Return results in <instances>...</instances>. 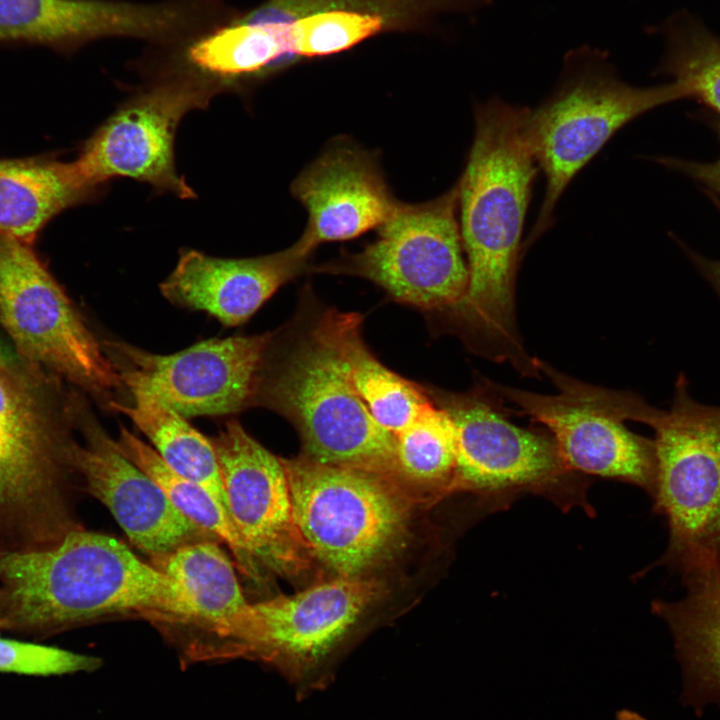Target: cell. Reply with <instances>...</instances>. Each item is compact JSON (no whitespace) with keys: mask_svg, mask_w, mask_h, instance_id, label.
<instances>
[{"mask_svg":"<svg viewBox=\"0 0 720 720\" xmlns=\"http://www.w3.org/2000/svg\"><path fill=\"white\" fill-rule=\"evenodd\" d=\"M524 117L525 108L498 97L476 106L474 138L457 183L468 283L450 314L474 353L533 377L536 358L524 348L515 316L521 237L539 170Z\"/></svg>","mask_w":720,"mask_h":720,"instance_id":"cell-1","label":"cell"},{"mask_svg":"<svg viewBox=\"0 0 720 720\" xmlns=\"http://www.w3.org/2000/svg\"><path fill=\"white\" fill-rule=\"evenodd\" d=\"M115 615L197 624L183 589L109 535L77 528L50 546L0 552L7 629L49 635Z\"/></svg>","mask_w":720,"mask_h":720,"instance_id":"cell-2","label":"cell"},{"mask_svg":"<svg viewBox=\"0 0 720 720\" xmlns=\"http://www.w3.org/2000/svg\"><path fill=\"white\" fill-rule=\"evenodd\" d=\"M334 313L303 312L272 332L252 406L286 418L311 460L396 476V437L376 422L355 389Z\"/></svg>","mask_w":720,"mask_h":720,"instance_id":"cell-3","label":"cell"},{"mask_svg":"<svg viewBox=\"0 0 720 720\" xmlns=\"http://www.w3.org/2000/svg\"><path fill=\"white\" fill-rule=\"evenodd\" d=\"M0 366V551L52 545L78 528L65 496L73 439L44 372Z\"/></svg>","mask_w":720,"mask_h":720,"instance_id":"cell-4","label":"cell"},{"mask_svg":"<svg viewBox=\"0 0 720 720\" xmlns=\"http://www.w3.org/2000/svg\"><path fill=\"white\" fill-rule=\"evenodd\" d=\"M683 98H690V92L681 82L635 87L618 76L602 51L571 50L552 94L536 108H525L526 135L546 185L524 249L552 226L566 187L619 129Z\"/></svg>","mask_w":720,"mask_h":720,"instance_id":"cell-5","label":"cell"},{"mask_svg":"<svg viewBox=\"0 0 720 720\" xmlns=\"http://www.w3.org/2000/svg\"><path fill=\"white\" fill-rule=\"evenodd\" d=\"M668 410L641 401L635 422L654 431L653 510L669 542L653 566L688 576L720 569V406L696 401L681 375Z\"/></svg>","mask_w":720,"mask_h":720,"instance_id":"cell-6","label":"cell"},{"mask_svg":"<svg viewBox=\"0 0 720 720\" xmlns=\"http://www.w3.org/2000/svg\"><path fill=\"white\" fill-rule=\"evenodd\" d=\"M281 459L293 518L313 559L337 576H362L401 548L410 503L396 476L303 455Z\"/></svg>","mask_w":720,"mask_h":720,"instance_id":"cell-7","label":"cell"},{"mask_svg":"<svg viewBox=\"0 0 720 720\" xmlns=\"http://www.w3.org/2000/svg\"><path fill=\"white\" fill-rule=\"evenodd\" d=\"M429 393L449 414L455 431L452 491L472 492L491 510L533 494L564 511L580 506L593 513L583 475L566 464L552 436L510 421L508 407L484 379L464 393Z\"/></svg>","mask_w":720,"mask_h":720,"instance_id":"cell-8","label":"cell"},{"mask_svg":"<svg viewBox=\"0 0 720 720\" xmlns=\"http://www.w3.org/2000/svg\"><path fill=\"white\" fill-rule=\"evenodd\" d=\"M557 394H540L484 379L508 408L541 423L566 464L582 475L635 485L652 496L656 479L653 439L629 430L639 395L568 376L538 359Z\"/></svg>","mask_w":720,"mask_h":720,"instance_id":"cell-9","label":"cell"},{"mask_svg":"<svg viewBox=\"0 0 720 720\" xmlns=\"http://www.w3.org/2000/svg\"><path fill=\"white\" fill-rule=\"evenodd\" d=\"M0 321L22 360L113 402L124 385L81 314L28 244L0 236Z\"/></svg>","mask_w":720,"mask_h":720,"instance_id":"cell-10","label":"cell"},{"mask_svg":"<svg viewBox=\"0 0 720 720\" xmlns=\"http://www.w3.org/2000/svg\"><path fill=\"white\" fill-rule=\"evenodd\" d=\"M457 208V185L428 202H398L373 242L318 270L361 277L398 302L450 314L468 283Z\"/></svg>","mask_w":720,"mask_h":720,"instance_id":"cell-11","label":"cell"},{"mask_svg":"<svg viewBox=\"0 0 720 720\" xmlns=\"http://www.w3.org/2000/svg\"><path fill=\"white\" fill-rule=\"evenodd\" d=\"M381 592L374 578L336 576L254 603L246 656L274 667L298 696L326 688L338 653Z\"/></svg>","mask_w":720,"mask_h":720,"instance_id":"cell-12","label":"cell"},{"mask_svg":"<svg viewBox=\"0 0 720 720\" xmlns=\"http://www.w3.org/2000/svg\"><path fill=\"white\" fill-rule=\"evenodd\" d=\"M219 89L215 81L181 76L131 98L71 162L77 176L95 190L109 179L128 177L182 199L193 198L194 191L176 170L175 134L184 115L206 107Z\"/></svg>","mask_w":720,"mask_h":720,"instance_id":"cell-13","label":"cell"},{"mask_svg":"<svg viewBox=\"0 0 720 720\" xmlns=\"http://www.w3.org/2000/svg\"><path fill=\"white\" fill-rule=\"evenodd\" d=\"M272 332L211 339L171 355L120 342L105 346L127 389L146 391L182 416H218L252 407Z\"/></svg>","mask_w":720,"mask_h":720,"instance_id":"cell-14","label":"cell"},{"mask_svg":"<svg viewBox=\"0 0 720 720\" xmlns=\"http://www.w3.org/2000/svg\"><path fill=\"white\" fill-rule=\"evenodd\" d=\"M230 516L258 564L281 576H296L313 559L293 518L281 457L229 420L211 439Z\"/></svg>","mask_w":720,"mask_h":720,"instance_id":"cell-15","label":"cell"},{"mask_svg":"<svg viewBox=\"0 0 720 720\" xmlns=\"http://www.w3.org/2000/svg\"><path fill=\"white\" fill-rule=\"evenodd\" d=\"M83 434L84 441H74L71 446L72 471L140 550L153 557L188 543L217 539L182 514L98 424L86 420Z\"/></svg>","mask_w":720,"mask_h":720,"instance_id":"cell-16","label":"cell"},{"mask_svg":"<svg viewBox=\"0 0 720 720\" xmlns=\"http://www.w3.org/2000/svg\"><path fill=\"white\" fill-rule=\"evenodd\" d=\"M292 193L308 211L301 238L313 250L379 228L398 204L374 157L350 144L335 145L311 163Z\"/></svg>","mask_w":720,"mask_h":720,"instance_id":"cell-17","label":"cell"},{"mask_svg":"<svg viewBox=\"0 0 720 720\" xmlns=\"http://www.w3.org/2000/svg\"><path fill=\"white\" fill-rule=\"evenodd\" d=\"M312 251L301 237L289 248L253 258L223 259L186 250L160 290L177 305L239 325L304 271Z\"/></svg>","mask_w":720,"mask_h":720,"instance_id":"cell-18","label":"cell"},{"mask_svg":"<svg viewBox=\"0 0 720 720\" xmlns=\"http://www.w3.org/2000/svg\"><path fill=\"white\" fill-rule=\"evenodd\" d=\"M150 558L151 564L190 598L197 626L216 639L217 659L245 656L253 607L244 596L232 561L215 540L188 543Z\"/></svg>","mask_w":720,"mask_h":720,"instance_id":"cell-19","label":"cell"},{"mask_svg":"<svg viewBox=\"0 0 720 720\" xmlns=\"http://www.w3.org/2000/svg\"><path fill=\"white\" fill-rule=\"evenodd\" d=\"M681 600H654L652 612L672 635L681 671L680 702L701 715L720 710V569L686 577Z\"/></svg>","mask_w":720,"mask_h":720,"instance_id":"cell-20","label":"cell"},{"mask_svg":"<svg viewBox=\"0 0 720 720\" xmlns=\"http://www.w3.org/2000/svg\"><path fill=\"white\" fill-rule=\"evenodd\" d=\"M137 13L117 0H0V42L73 51L94 40L130 37Z\"/></svg>","mask_w":720,"mask_h":720,"instance_id":"cell-21","label":"cell"},{"mask_svg":"<svg viewBox=\"0 0 720 720\" xmlns=\"http://www.w3.org/2000/svg\"><path fill=\"white\" fill-rule=\"evenodd\" d=\"M95 191L72 163L0 160V236L28 244L54 215Z\"/></svg>","mask_w":720,"mask_h":720,"instance_id":"cell-22","label":"cell"},{"mask_svg":"<svg viewBox=\"0 0 720 720\" xmlns=\"http://www.w3.org/2000/svg\"><path fill=\"white\" fill-rule=\"evenodd\" d=\"M129 391L134 398L131 405L113 401L108 408L129 417L150 440L154 450L169 468L202 485L229 513L211 440L193 428L184 416L152 394L139 389Z\"/></svg>","mask_w":720,"mask_h":720,"instance_id":"cell-23","label":"cell"},{"mask_svg":"<svg viewBox=\"0 0 720 720\" xmlns=\"http://www.w3.org/2000/svg\"><path fill=\"white\" fill-rule=\"evenodd\" d=\"M334 316L355 389L376 422L396 436L433 401L432 397L373 355L362 337L359 314L335 309Z\"/></svg>","mask_w":720,"mask_h":720,"instance_id":"cell-24","label":"cell"},{"mask_svg":"<svg viewBox=\"0 0 720 720\" xmlns=\"http://www.w3.org/2000/svg\"><path fill=\"white\" fill-rule=\"evenodd\" d=\"M115 444L125 457L161 487L182 514L226 544L244 573L256 574L257 563L231 516L207 489L173 471L154 449L124 427H121Z\"/></svg>","mask_w":720,"mask_h":720,"instance_id":"cell-25","label":"cell"},{"mask_svg":"<svg viewBox=\"0 0 720 720\" xmlns=\"http://www.w3.org/2000/svg\"><path fill=\"white\" fill-rule=\"evenodd\" d=\"M187 54L199 70L218 77L262 71L281 57L291 56L288 20L246 22L238 19L195 41Z\"/></svg>","mask_w":720,"mask_h":720,"instance_id":"cell-26","label":"cell"},{"mask_svg":"<svg viewBox=\"0 0 720 720\" xmlns=\"http://www.w3.org/2000/svg\"><path fill=\"white\" fill-rule=\"evenodd\" d=\"M658 31L666 51L657 73L686 85L691 98L720 117V37L687 11L671 16Z\"/></svg>","mask_w":720,"mask_h":720,"instance_id":"cell-27","label":"cell"},{"mask_svg":"<svg viewBox=\"0 0 720 720\" xmlns=\"http://www.w3.org/2000/svg\"><path fill=\"white\" fill-rule=\"evenodd\" d=\"M395 437L397 477L452 491L456 439L446 410L432 401Z\"/></svg>","mask_w":720,"mask_h":720,"instance_id":"cell-28","label":"cell"},{"mask_svg":"<svg viewBox=\"0 0 720 720\" xmlns=\"http://www.w3.org/2000/svg\"><path fill=\"white\" fill-rule=\"evenodd\" d=\"M381 15L347 9L319 10L288 20L290 55L324 56L376 34L384 26Z\"/></svg>","mask_w":720,"mask_h":720,"instance_id":"cell-29","label":"cell"},{"mask_svg":"<svg viewBox=\"0 0 720 720\" xmlns=\"http://www.w3.org/2000/svg\"><path fill=\"white\" fill-rule=\"evenodd\" d=\"M99 658L68 650L0 638V672L50 676L98 669Z\"/></svg>","mask_w":720,"mask_h":720,"instance_id":"cell-30","label":"cell"},{"mask_svg":"<svg viewBox=\"0 0 720 720\" xmlns=\"http://www.w3.org/2000/svg\"><path fill=\"white\" fill-rule=\"evenodd\" d=\"M661 162L703 185L711 196L720 198V158L712 162L665 158Z\"/></svg>","mask_w":720,"mask_h":720,"instance_id":"cell-31","label":"cell"},{"mask_svg":"<svg viewBox=\"0 0 720 720\" xmlns=\"http://www.w3.org/2000/svg\"><path fill=\"white\" fill-rule=\"evenodd\" d=\"M693 263L712 285L720 297V259L711 260L701 255L690 253Z\"/></svg>","mask_w":720,"mask_h":720,"instance_id":"cell-32","label":"cell"},{"mask_svg":"<svg viewBox=\"0 0 720 720\" xmlns=\"http://www.w3.org/2000/svg\"><path fill=\"white\" fill-rule=\"evenodd\" d=\"M16 363L18 361L0 341V366H9Z\"/></svg>","mask_w":720,"mask_h":720,"instance_id":"cell-33","label":"cell"},{"mask_svg":"<svg viewBox=\"0 0 720 720\" xmlns=\"http://www.w3.org/2000/svg\"><path fill=\"white\" fill-rule=\"evenodd\" d=\"M1 629H7V623L4 619L0 617V630Z\"/></svg>","mask_w":720,"mask_h":720,"instance_id":"cell-34","label":"cell"},{"mask_svg":"<svg viewBox=\"0 0 720 720\" xmlns=\"http://www.w3.org/2000/svg\"><path fill=\"white\" fill-rule=\"evenodd\" d=\"M711 198L714 200V202L717 204V207L720 209V198H717L715 196H711Z\"/></svg>","mask_w":720,"mask_h":720,"instance_id":"cell-35","label":"cell"}]
</instances>
